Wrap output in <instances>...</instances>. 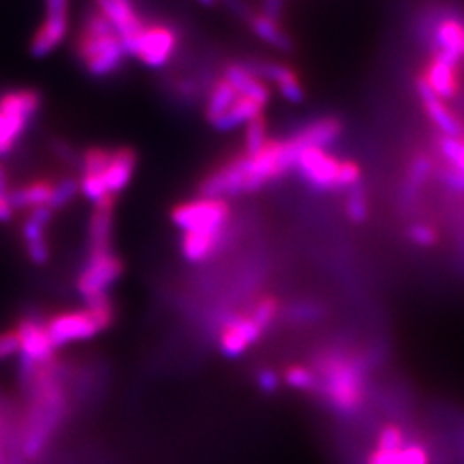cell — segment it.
Listing matches in <instances>:
<instances>
[{
    "instance_id": "1",
    "label": "cell",
    "mask_w": 464,
    "mask_h": 464,
    "mask_svg": "<svg viewBox=\"0 0 464 464\" xmlns=\"http://www.w3.org/2000/svg\"><path fill=\"white\" fill-rule=\"evenodd\" d=\"M319 389L327 403L341 414H354L365 399V367L343 352H327L315 365Z\"/></svg>"
},
{
    "instance_id": "2",
    "label": "cell",
    "mask_w": 464,
    "mask_h": 464,
    "mask_svg": "<svg viewBox=\"0 0 464 464\" xmlns=\"http://www.w3.org/2000/svg\"><path fill=\"white\" fill-rule=\"evenodd\" d=\"M76 50L85 69L97 78L114 74L128 58L116 29L97 9L89 11L85 18Z\"/></svg>"
},
{
    "instance_id": "3",
    "label": "cell",
    "mask_w": 464,
    "mask_h": 464,
    "mask_svg": "<svg viewBox=\"0 0 464 464\" xmlns=\"http://www.w3.org/2000/svg\"><path fill=\"white\" fill-rule=\"evenodd\" d=\"M114 321V306L109 296L87 303L85 310L58 312L45 320L49 336L56 348L76 341H87L107 330Z\"/></svg>"
},
{
    "instance_id": "4",
    "label": "cell",
    "mask_w": 464,
    "mask_h": 464,
    "mask_svg": "<svg viewBox=\"0 0 464 464\" xmlns=\"http://www.w3.org/2000/svg\"><path fill=\"white\" fill-rule=\"evenodd\" d=\"M42 98L35 89H12L0 97V155L9 153L38 114Z\"/></svg>"
},
{
    "instance_id": "5",
    "label": "cell",
    "mask_w": 464,
    "mask_h": 464,
    "mask_svg": "<svg viewBox=\"0 0 464 464\" xmlns=\"http://www.w3.org/2000/svg\"><path fill=\"white\" fill-rule=\"evenodd\" d=\"M231 217V206L220 198H198L179 204L173 210L171 219L175 228L184 234L208 232L222 234Z\"/></svg>"
},
{
    "instance_id": "6",
    "label": "cell",
    "mask_w": 464,
    "mask_h": 464,
    "mask_svg": "<svg viewBox=\"0 0 464 464\" xmlns=\"http://www.w3.org/2000/svg\"><path fill=\"white\" fill-rule=\"evenodd\" d=\"M124 272L122 260L111 248L89 250L87 261L78 275V292L89 303L93 299L109 296L111 286H114Z\"/></svg>"
},
{
    "instance_id": "7",
    "label": "cell",
    "mask_w": 464,
    "mask_h": 464,
    "mask_svg": "<svg viewBox=\"0 0 464 464\" xmlns=\"http://www.w3.org/2000/svg\"><path fill=\"white\" fill-rule=\"evenodd\" d=\"M14 329L19 337V351L23 354V363L29 375L45 367L54 365V356L58 348L54 346L43 320L27 317Z\"/></svg>"
},
{
    "instance_id": "8",
    "label": "cell",
    "mask_w": 464,
    "mask_h": 464,
    "mask_svg": "<svg viewBox=\"0 0 464 464\" xmlns=\"http://www.w3.org/2000/svg\"><path fill=\"white\" fill-rule=\"evenodd\" d=\"M95 9L111 21L128 56H133L146 27L135 7V0H95Z\"/></svg>"
},
{
    "instance_id": "9",
    "label": "cell",
    "mask_w": 464,
    "mask_h": 464,
    "mask_svg": "<svg viewBox=\"0 0 464 464\" xmlns=\"http://www.w3.org/2000/svg\"><path fill=\"white\" fill-rule=\"evenodd\" d=\"M339 164L341 162L336 157L321 148H305L298 153L294 169L308 186L319 191H329L336 189Z\"/></svg>"
},
{
    "instance_id": "10",
    "label": "cell",
    "mask_w": 464,
    "mask_h": 464,
    "mask_svg": "<svg viewBox=\"0 0 464 464\" xmlns=\"http://www.w3.org/2000/svg\"><path fill=\"white\" fill-rule=\"evenodd\" d=\"M177 42V33L169 27H145L138 38L133 58H140L148 67H162L173 58Z\"/></svg>"
},
{
    "instance_id": "11",
    "label": "cell",
    "mask_w": 464,
    "mask_h": 464,
    "mask_svg": "<svg viewBox=\"0 0 464 464\" xmlns=\"http://www.w3.org/2000/svg\"><path fill=\"white\" fill-rule=\"evenodd\" d=\"M260 329L250 315L234 313L224 320L220 332V351L228 358H237L248 348H251L261 336Z\"/></svg>"
},
{
    "instance_id": "12",
    "label": "cell",
    "mask_w": 464,
    "mask_h": 464,
    "mask_svg": "<svg viewBox=\"0 0 464 464\" xmlns=\"http://www.w3.org/2000/svg\"><path fill=\"white\" fill-rule=\"evenodd\" d=\"M416 89L421 98L423 109L427 116L437 126V129L442 133V136H452V138H461L463 136V124L458 120L449 107L444 104L440 97H437L434 89L429 87L425 78H420L416 81Z\"/></svg>"
},
{
    "instance_id": "13",
    "label": "cell",
    "mask_w": 464,
    "mask_h": 464,
    "mask_svg": "<svg viewBox=\"0 0 464 464\" xmlns=\"http://www.w3.org/2000/svg\"><path fill=\"white\" fill-rule=\"evenodd\" d=\"M52 210L50 208H35L29 210L28 217L23 226V239L27 246L29 260L36 265H42L49 260V244L45 231L47 226L52 219Z\"/></svg>"
},
{
    "instance_id": "14",
    "label": "cell",
    "mask_w": 464,
    "mask_h": 464,
    "mask_svg": "<svg viewBox=\"0 0 464 464\" xmlns=\"http://www.w3.org/2000/svg\"><path fill=\"white\" fill-rule=\"evenodd\" d=\"M136 164H138V157L133 148L119 146V148L111 150L109 162L102 174L105 188L111 195L117 197L129 184V181L133 179V174L136 171Z\"/></svg>"
},
{
    "instance_id": "15",
    "label": "cell",
    "mask_w": 464,
    "mask_h": 464,
    "mask_svg": "<svg viewBox=\"0 0 464 464\" xmlns=\"http://www.w3.org/2000/svg\"><path fill=\"white\" fill-rule=\"evenodd\" d=\"M436 58L458 66L464 58V27L458 19H444L437 25L434 35Z\"/></svg>"
},
{
    "instance_id": "16",
    "label": "cell",
    "mask_w": 464,
    "mask_h": 464,
    "mask_svg": "<svg viewBox=\"0 0 464 464\" xmlns=\"http://www.w3.org/2000/svg\"><path fill=\"white\" fill-rule=\"evenodd\" d=\"M343 131V124L336 117H323L319 120H313L312 124L305 126L298 135L290 138L292 145L298 148V151L305 148H321L332 145Z\"/></svg>"
},
{
    "instance_id": "17",
    "label": "cell",
    "mask_w": 464,
    "mask_h": 464,
    "mask_svg": "<svg viewBox=\"0 0 464 464\" xmlns=\"http://www.w3.org/2000/svg\"><path fill=\"white\" fill-rule=\"evenodd\" d=\"M117 197L109 195L95 204V210L89 217L88 224V244L89 250H105L111 248V234H112V217Z\"/></svg>"
},
{
    "instance_id": "18",
    "label": "cell",
    "mask_w": 464,
    "mask_h": 464,
    "mask_svg": "<svg viewBox=\"0 0 464 464\" xmlns=\"http://www.w3.org/2000/svg\"><path fill=\"white\" fill-rule=\"evenodd\" d=\"M56 191V181L40 177L11 191L12 205L16 210H35V208H50Z\"/></svg>"
},
{
    "instance_id": "19",
    "label": "cell",
    "mask_w": 464,
    "mask_h": 464,
    "mask_svg": "<svg viewBox=\"0 0 464 464\" xmlns=\"http://www.w3.org/2000/svg\"><path fill=\"white\" fill-rule=\"evenodd\" d=\"M224 80L243 98H250L260 104L261 107H265L270 102V89L251 71H248L246 66L241 64L228 66L224 71Z\"/></svg>"
},
{
    "instance_id": "20",
    "label": "cell",
    "mask_w": 464,
    "mask_h": 464,
    "mask_svg": "<svg viewBox=\"0 0 464 464\" xmlns=\"http://www.w3.org/2000/svg\"><path fill=\"white\" fill-rule=\"evenodd\" d=\"M220 243H222V234L188 232L182 236L181 251L186 260L191 263H202L217 253Z\"/></svg>"
},
{
    "instance_id": "21",
    "label": "cell",
    "mask_w": 464,
    "mask_h": 464,
    "mask_svg": "<svg viewBox=\"0 0 464 464\" xmlns=\"http://www.w3.org/2000/svg\"><path fill=\"white\" fill-rule=\"evenodd\" d=\"M456 67L458 66H452V64L434 58V62L427 69V74L423 76L425 81L429 83V87L432 88L437 97H440L442 100L452 98L458 91Z\"/></svg>"
},
{
    "instance_id": "22",
    "label": "cell",
    "mask_w": 464,
    "mask_h": 464,
    "mask_svg": "<svg viewBox=\"0 0 464 464\" xmlns=\"http://www.w3.org/2000/svg\"><path fill=\"white\" fill-rule=\"evenodd\" d=\"M261 109H263V107H261L260 104H257V102H253V100H250V98L239 97L231 109H229L224 116H220L217 120H213L212 126H213L217 131L228 133V131H232V129H236V128H239V126H244V124H248L250 120L260 117Z\"/></svg>"
},
{
    "instance_id": "23",
    "label": "cell",
    "mask_w": 464,
    "mask_h": 464,
    "mask_svg": "<svg viewBox=\"0 0 464 464\" xmlns=\"http://www.w3.org/2000/svg\"><path fill=\"white\" fill-rule=\"evenodd\" d=\"M250 27L260 40H263L268 45H272L274 49H277L281 52H290L294 49V43H292L290 35L279 27V23L270 21L260 14V16H253L250 19Z\"/></svg>"
},
{
    "instance_id": "24",
    "label": "cell",
    "mask_w": 464,
    "mask_h": 464,
    "mask_svg": "<svg viewBox=\"0 0 464 464\" xmlns=\"http://www.w3.org/2000/svg\"><path fill=\"white\" fill-rule=\"evenodd\" d=\"M239 98L237 91L226 81H219L213 89L210 91V97H208V102H206V109H205V114L206 119L210 120V124L213 120H217L219 117L224 116L232 105L236 104V100Z\"/></svg>"
},
{
    "instance_id": "25",
    "label": "cell",
    "mask_w": 464,
    "mask_h": 464,
    "mask_svg": "<svg viewBox=\"0 0 464 464\" xmlns=\"http://www.w3.org/2000/svg\"><path fill=\"white\" fill-rule=\"evenodd\" d=\"M438 151L447 164V169L464 174V138L442 136L438 140Z\"/></svg>"
},
{
    "instance_id": "26",
    "label": "cell",
    "mask_w": 464,
    "mask_h": 464,
    "mask_svg": "<svg viewBox=\"0 0 464 464\" xmlns=\"http://www.w3.org/2000/svg\"><path fill=\"white\" fill-rule=\"evenodd\" d=\"M430 173H432V160L427 155H416L407 171L406 191L409 198L414 197L423 188Z\"/></svg>"
},
{
    "instance_id": "27",
    "label": "cell",
    "mask_w": 464,
    "mask_h": 464,
    "mask_svg": "<svg viewBox=\"0 0 464 464\" xmlns=\"http://www.w3.org/2000/svg\"><path fill=\"white\" fill-rule=\"evenodd\" d=\"M244 66H246L248 71H251L263 83L270 81V83L279 85V83L286 81L288 78L296 76V73L290 69L288 66L275 64V62H257V64H244Z\"/></svg>"
},
{
    "instance_id": "28",
    "label": "cell",
    "mask_w": 464,
    "mask_h": 464,
    "mask_svg": "<svg viewBox=\"0 0 464 464\" xmlns=\"http://www.w3.org/2000/svg\"><path fill=\"white\" fill-rule=\"evenodd\" d=\"M268 143L267 124L263 117H257L246 124L244 131V155H257Z\"/></svg>"
},
{
    "instance_id": "29",
    "label": "cell",
    "mask_w": 464,
    "mask_h": 464,
    "mask_svg": "<svg viewBox=\"0 0 464 464\" xmlns=\"http://www.w3.org/2000/svg\"><path fill=\"white\" fill-rule=\"evenodd\" d=\"M284 382L290 385L292 389L298 391H315L319 389V377L313 370L306 367H290L284 374Z\"/></svg>"
},
{
    "instance_id": "30",
    "label": "cell",
    "mask_w": 464,
    "mask_h": 464,
    "mask_svg": "<svg viewBox=\"0 0 464 464\" xmlns=\"http://www.w3.org/2000/svg\"><path fill=\"white\" fill-rule=\"evenodd\" d=\"M277 310H279L277 299L272 298V296H265V298H261L260 301L255 305V308H253V312L250 313V317L253 319V321H255L260 329L267 330V329L270 327V323L275 319Z\"/></svg>"
},
{
    "instance_id": "31",
    "label": "cell",
    "mask_w": 464,
    "mask_h": 464,
    "mask_svg": "<svg viewBox=\"0 0 464 464\" xmlns=\"http://www.w3.org/2000/svg\"><path fill=\"white\" fill-rule=\"evenodd\" d=\"M346 212H348V217L360 224L363 220H367L368 217V202H367V197L363 193V189L360 186L352 188L349 191L348 202H346Z\"/></svg>"
},
{
    "instance_id": "32",
    "label": "cell",
    "mask_w": 464,
    "mask_h": 464,
    "mask_svg": "<svg viewBox=\"0 0 464 464\" xmlns=\"http://www.w3.org/2000/svg\"><path fill=\"white\" fill-rule=\"evenodd\" d=\"M80 191V182L74 179H60L56 181V191H54V198L50 204V210L56 212L58 208H64L66 205L76 197V193Z\"/></svg>"
},
{
    "instance_id": "33",
    "label": "cell",
    "mask_w": 464,
    "mask_h": 464,
    "mask_svg": "<svg viewBox=\"0 0 464 464\" xmlns=\"http://www.w3.org/2000/svg\"><path fill=\"white\" fill-rule=\"evenodd\" d=\"M360 179H361V169L358 164L346 160L339 164V171H337V179H336V189H352L356 186H360Z\"/></svg>"
},
{
    "instance_id": "34",
    "label": "cell",
    "mask_w": 464,
    "mask_h": 464,
    "mask_svg": "<svg viewBox=\"0 0 464 464\" xmlns=\"http://www.w3.org/2000/svg\"><path fill=\"white\" fill-rule=\"evenodd\" d=\"M406 445L405 434L399 427L396 425H387L377 438V447L380 451H401Z\"/></svg>"
},
{
    "instance_id": "35",
    "label": "cell",
    "mask_w": 464,
    "mask_h": 464,
    "mask_svg": "<svg viewBox=\"0 0 464 464\" xmlns=\"http://www.w3.org/2000/svg\"><path fill=\"white\" fill-rule=\"evenodd\" d=\"M409 237L414 244L423 246V248H430L438 241V234L429 224H413L409 228Z\"/></svg>"
},
{
    "instance_id": "36",
    "label": "cell",
    "mask_w": 464,
    "mask_h": 464,
    "mask_svg": "<svg viewBox=\"0 0 464 464\" xmlns=\"http://www.w3.org/2000/svg\"><path fill=\"white\" fill-rule=\"evenodd\" d=\"M16 212L12 198H11V189L7 184V175L0 169V222H7L12 213Z\"/></svg>"
},
{
    "instance_id": "37",
    "label": "cell",
    "mask_w": 464,
    "mask_h": 464,
    "mask_svg": "<svg viewBox=\"0 0 464 464\" xmlns=\"http://www.w3.org/2000/svg\"><path fill=\"white\" fill-rule=\"evenodd\" d=\"M401 464H430L427 447L421 444H406L401 451Z\"/></svg>"
},
{
    "instance_id": "38",
    "label": "cell",
    "mask_w": 464,
    "mask_h": 464,
    "mask_svg": "<svg viewBox=\"0 0 464 464\" xmlns=\"http://www.w3.org/2000/svg\"><path fill=\"white\" fill-rule=\"evenodd\" d=\"M19 351V337L16 329H7L0 332V361L11 358Z\"/></svg>"
},
{
    "instance_id": "39",
    "label": "cell",
    "mask_w": 464,
    "mask_h": 464,
    "mask_svg": "<svg viewBox=\"0 0 464 464\" xmlns=\"http://www.w3.org/2000/svg\"><path fill=\"white\" fill-rule=\"evenodd\" d=\"M279 93L290 102V104H301L305 100V89L299 85L298 76L288 78L286 81L279 83Z\"/></svg>"
},
{
    "instance_id": "40",
    "label": "cell",
    "mask_w": 464,
    "mask_h": 464,
    "mask_svg": "<svg viewBox=\"0 0 464 464\" xmlns=\"http://www.w3.org/2000/svg\"><path fill=\"white\" fill-rule=\"evenodd\" d=\"M284 7H286V0H263L261 2V16L279 23L282 14H284Z\"/></svg>"
},
{
    "instance_id": "41",
    "label": "cell",
    "mask_w": 464,
    "mask_h": 464,
    "mask_svg": "<svg viewBox=\"0 0 464 464\" xmlns=\"http://www.w3.org/2000/svg\"><path fill=\"white\" fill-rule=\"evenodd\" d=\"M257 382H259V387H260L263 392L272 394V392H275V391L279 389L281 377H279L274 370H270V368H263V370L259 372V375H257Z\"/></svg>"
},
{
    "instance_id": "42",
    "label": "cell",
    "mask_w": 464,
    "mask_h": 464,
    "mask_svg": "<svg viewBox=\"0 0 464 464\" xmlns=\"http://www.w3.org/2000/svg\"><path fill=\"white\" fill-rule=\"evenodd\" d=\"M440 179L445 186L449 188H454L458 191H464V174H460L452 169H445L442 174H440Z\"/></svg>"
},
{
    "instance_id": "43",
    "label": "cell",
    "mask_w": 464,
    "mask_h": 464,
    "mask_svg": "<svg viewBox=\"0 0 464 464\" xmlns=\"http://www.w3.org/2000/svg\"><path fill=\"white\" fill-rule=\"evenodd\" d=\"M224 4L229 7V11H232L241 19H248L250 21L253 18V14L248 11V7H246V4L243 0H224Z\"/></svg>"
},
{
    "instance_id": "44",
    "label": "cell",
    "mask_w": 464,
    "mask_h": 464,
    "mask_svg": "<svg viewBox=\"0 0 464 464\" xmlns=\"http://www.w3.org/2000/svg\"><path fill=\"white\" fill-rule=\"evenodd\" d=\"M294 317L298 320H313L319 317V312L315 306H308V305H301L298 308L292 310Z\"/></svg>"
},
{
    "instance_id": "45",
    "label": "cell",
    "mask_w": 464,
    "mask_h": 464,
    "mask_svg": "<svg viewBox=\"0 0 464 464\" xmlns=\"http://www.w3.org/2000/svg\"><path fill=\"white\" fill-rule=\"evenodd\" d=\"M202 4H205V5H213L215 4V0H200Z\"/></svg>"
}]
</instances>
